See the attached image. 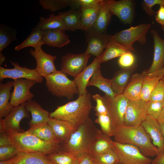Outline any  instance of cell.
I'll return each mask as SVG.
<instances>
[{"label":"cell","instance_id":"44","mask_svg":"<svg viewBox=\"0 0 164 164\" xmlns=\"http://www.w3.org/2000/svg\"><path fill=\"white\" fill-rule=\"evenodd\" d=\"M20 152L12 145L0 147V161L10 159L16 156Z\"/></svg>","mask_w":164,"mask_h":164},{"label":"cell","instance_id":"39","mask_svg":"<svg viewBox=\"0 0 164 164\" xmlns=\"http://www.w3.org/2000/svg\"><path fill=\"white\" fill-rule=\"evenodd\" d=\"M91 158L93 164H117L119 162L118 157L113 149Z\"/></svg>","mask_w":164,"mask_h":164},{"label":"cell","instance_id":"21","mask_svg":"<svg viewBox=\"0 0 164 164\" xmlns=\"http://www.w3.org/2000/svg\"><path fill=\"white\" fill-rule=\"evenodd\" d=\"M100 55L96 57L93 61L77 75L74 77V80L78 88L79 96L82 95L87 90L89 82L94 72L100 65Z\"/></svg>","mask_w":164,"mask_h":164},{"label":"cell","instance_id":"18","mask_svg":"<svg viewBox=\"0 0 164 164\" xmlns=\"http://www.w3.org/2000/svg\"><path fill=\"white\" fill-rule=\"evenodd\" d=\"M87 39V46L85 51L96 57L100 55L111 38V35L101 34L92 30Z\"/></svg>","mask_w":164,"mask_h":164},{"label":"cell","instance_id":"24","mask_svg":"<svg viewBox=\"0 0 164 164\" xmlns=\"http://www.w3.org/2000/svg\"><path fill=\"white\" fill-rule=\"evenodd\" d=\"M112 15L109 6V0H103L98 15L91 30L101 34H105Z\"/></svg>","mask_w":164,"mask_h":164},{"label":"cell","instance_id":"32","mask_svg":"<svg viewBox=\"0 0 164 164\" xmlns=\"http://www.w3.org/2000/svg\"><path fill=\"white\" fill-rule=\"evenodd\" d=\"M26 132L46 142L56 145L60 144L52 128L48 124L30 127Z\"/></svg>","mask_w":164,"mask_h":164},{"label":"cell","instance_id":"51","mask_svg":"<svg viewBox=\"0 0 164 164\" xmlns=\"http://www.w3.org/2000/svg\"><path fill=\"white\" fill-rule=\"evenodd\" d=\"M0 132V147L12 145L7 133Z\"/></svg>","mask_w":164,"mask_h":164},{"label":"cell","instance_id":"52","mask_svg":"<svg viewBox=\"0 0 164 164\" xmlns=\"http://www.w3.org/2000/svg\"><path fill=\"white\" fill-rule=\"evenodd\" d=\"M150 164H164V152L157 154Z\"/></svg>","mask_w":164,"mask_h":164},{"label":"cell","instance_id":"3","mask_svg":"<svg viewBox=\"0 0 164 164\" xmlns=\"http://www.w3.org/2000/svg\"><path fill=\"white\" fill-rule=\"evenodd\" d=\"M99 130L92 119L89 118L76 128L66 142L61 145V150L79 156L89 152Z\"/></svg>","mask_w":164,"mask_h":164},{"label":"cell","instance_id":"46","mask_svg":"<svg viewBox=\"0 0 164 164\" xmlns=\"http://www.w3.org/2000/svg\"><path fill=\"white\" fill-rule=\"evenodd\" d=\"M92 98L96 102V105L94 109L96 112V115L99 114H108L104 96L96 94L92 95Z\"/></svg>","mask_w":164,"mask_h":164},{"label":"cell","instance_id":"50","mask_svg":"<svg viewBox=\"0 0 164 164\" xmlns=\"http://www.w3.org/2000/svg\"><path fill=\"white\" fill-rule=\"evenodd\" d=\"M77 164H93L91 156L89 153L80 155Z\"/></svg>","mask_w":164,"mask_h":164},{"label":"cell","instance_id":"19","mask_svg":"<svg viewBox=\"0 0 164 164\" xmlns=\"http://www.w3.org/2000/svg\"><path fill=\"white\" fill-rule=\"evenodd\" d=\"M51 126L60 144L66 142L76 128L71 123L50 117L47 123Z\"/></svg>","mask_w":164,"mask_h":164},{"label":"cell","instance_id":"49","mask_svg":"<svg viewBox=\"0 0 164 164\" xmlns=\"http://www.w3.org/2000/svg\"><path fill=\"white\" fill-rule=\"evenodd\" d=\"M158 10L156 12L155 20L159 23L164 26V5H160Z\"/></svg>","mask_w":164,"mask_h":164},{"label":"cell","instance_id":"4","mask_svg":"<svg viewBox=\"0 0 164 164\" xmlns=\"http://www.w3.org/2000/svg\"><path fill=\"white\" fill-rule=\"evenodd\" d=\"M7 133L11 145L20 152H39L49 155L61 150V145L46 142L26 131Z\"/></svg>","mask_w":164,"mask_h":164},{"label":"cell","instance_id":"25","mask_svg":"<svg viewBox=\"0 0 164 164\" xmlns=\"http://www.w3.org/2000/svg\"><path fill=\"white\" fill-rule=\"evenodd\" d=\"M43 41L44 44L58 48L62 47L69 43V37L61 29H52L44 31Z\"/></svg>","mask_w":164,"mask_h":164},{"label":"cell","instance_id":"16","mask_svg":"<svg viewBox=\"0 0 164 164\" xmlns=\"http://www.w3.org/2000/svg\"><path fill=\"white\" fill-rule=\"evenodd\" d=\"M141 125L152 140L153 144L158 149L159 153H164V142L157 120L147 114Z\"/></svg>","mask_w":164,"mask_h":164},{"label":"cell","instance_id":"53","mask_svg":"<svg viewBox=\"0 0 164 164\" xmlns=\"http://www.w3.org/2000/svg\"><path fill=\"white\" fill-rule=\"evenodd\" d=\"M150 77H157L162 78L164 77V67L161 70L155 72L148 74Z\"/></svg>","mask_w":164,"mask_h":164},{"label":"cell","instance_id":"34","mask_svg":"<svg viewBox=\"0 0 164 164\" xmlns=\"http://www.w3.org/2000/svg\"><path fill=\"white\" fill-rule=\"evenodd\" d=\"M44 31L36 26L33 28L29 36L23 42L16 46L15 50L19 51L25 48L32 46L34 48L43 45V37Z\"/></svg>","mask_w":164,"mask_h":164},{"label":"cell","instance_id":"38","mask_svg":"<svg viewBox=\"0 0 164 164\" xmlns=\"http://www.w3.org/2000/svg\"><path fill=\"white\" fill-rule=\"evenodd\" d=\"M16 32L11 28L4 25L0 26V53L12 42L17 40Z\"/></svg>","mask_w":164,"mask_h":164},{"label":"cell","instance_id":"35","mask_svg":"<svg viewBox=\"0 0 164 164\" xmlns=\"http://www.w3.org/2000/svg\"><path fill=\"white\" fill-rule=\"evenodd\" d=\"M37 26L43 31L61 29L65 31L64 25L62 18L59 15H56L54 13L50 14L47 18L41 17Z\"/></svg>","mask_w":164,"mask_h":164},{"label":"cell","instance_id":"14","mask_svg":"<svg viewBox=\"0 0 164 164\" xmlns=\"http://www.w3.org/2000/svg\"><path fill=\"white\" fill-rule=\"evenodd\" d=\"M147 115L146 102L140 100L129 101L124 116L123 125L135 126L141 125Z\"/></svg>","mask_w":164,"mask_h":164},{"label":"cell","instance_id":"9","mask_svg":"<svg viewBox=\"0 0 164 164\" xmlns=\"http://www.w3.org/2000/svg\"><path fill=\"white\" fill-rule=\"evenodd\" d=\"M25 103L14 107L12 111L4 119L0 118V132H24L20 125L22 120L29 118V114L25 107Z\"/></svg>","mask_w":164,"mask_h":164},{"label":"cell","instance_id":"2","mask_svg":"<svg viewBox=\"0 0 164 164\" xmlns=\"http://www.w3.org/2000/svg\"><path fill=\"white\" fill-rule=\"evenodd\" d=\"M113 136L117 142L137 147L146 156H153L159 153L158 149L152 142L150 137L141 125L135 126L123 125L113 130Z\"/></svg>","mask_w":164,"mask_h":164},{"label":"cell","instance_id":"15","mask_svg":"<svg viewBox=\"0 0 164 164\" xmlns=\"http://www.w3.org/2000/svg\"><path fill=\"white\" fill-rule=\"evenodd\" d=\"M109 6L112 15L117 16L125 24L132 23L134 16V5L133 1L109 0Z\"/></svg>","mask_w":164,"mask_h":164},{"label":"cell","instance_id":"48","mask_svg":"<svg viewBox=\"0 0 164 164\" xmlns=\"http://www.w3.org/2000/svg\"><path fill=\"white\" fill-rule=\"evenodd\" d=\"M100 0H70V6L71 9L87 8L93 6L99 2Z\"/></svg>","mask_w":164,"mask_h":164},{"label":"cell","instance_id":"10","mask_svg":"<svg viewBox=\"0 0 164 164\" xmlns=\"http://www.w3.org/2000/svg\"><path fill=\"white\" fill-rule=\"evenodd\" d=\"M91 55L85 52L80 54L67 53L61 58L60 70L75 77L86 67Z\"/></svg>","mask_w":164,"mask_h":164},{"label":"cell","instance_id":"37","mask_svg":"<svg viewBox=\"0 0 164 164\" xmlns=\"http://www.w3.org/2000/svg\"><path fill=\"white\" fill-rule=\"evenodd\" d=\"M161 78L159 77L149 76L146 70L142 84L140 95L141 100L146 102L149 101L152 92Z\"/></svg>","mask_w":164,"mask_h":164},{"label":"cell","instance_id":"11","mask_svg":"<svg viewBox=\"0 0 164 164\" xmlns=\"http://www.w3.org/2000/svg\"><path fill=\"white\" fill-rule=\"evenodd\" d=\"M37 83L34 80L24 78L14 80L13 90L12 92L10 103L13 107L19 106L32 100L34 95L30 88Z\"/></svg>","mask_w":164,"mask_h":164},{"label":"cell","instance_id":"30","mask_svg":"<svg viewBox=\"0 0 164 164\" xmlns=\"http://www.w3.org/2000/svg\"><path fill=\"white\" fill-rule=\"evenodd\" d=\"M113 141L111 137L104 134L100 130L89 153L91 157H93L112 149Z\"/></svg>","mask_w":164,"mask_h":164},{"label":"cell","instance_id":"29","mask_svg":"<svg viewBox=\"0 0 164 164\" xmlns=\"http://www.w3.org/2000/svg\"><path fill=\"white\" fill-rule=\"evenodd\" d=\"M89 86H94L105 93V94L114 97L118 95L112 90L111 79L104 78L102 75L101 65L95 70L88 84Z\"/></svg>","mask_w":164,"mask_h":164},{"label":"cell","instance_id":"42","mask_svg":"<svg viewBox=\"0 0 164 164\" xmlns=\"http://www.w3.org/2000/svg\"><path fill=\"white\" fill-rule=\"evenodd\" d=\"M146 107L147 114L157 120L163 108V102L149 101Z\"/></svg>","mask_w":164,"mask_h":164},{"label":"cell","instance_id":"12","mask_svg":"<svg viewBox=\"0 0 164 164\" xmlns=\"http://www.w3.org/2000/svg\"><path fill=\"white\" fill-rule=\"evenodd\" d=\"M9 61L14 67L8 69L0 66V82L7 78H12L13 80L20 78L29 79L40 84L43 82V77L39 75L36 68L29 69L25 67H22L17 62L11 60Z\"/></svg>","mask_w":164,"mask_h":164},{"label":"cell","instance_id":"58","mask_svg":"<svg viewBox=\"0 0 164 164\" xmlns=\"http://www.w3.org/2000/svg\"><path fill=\"white\" fill-rule=\"evenodd\" d=\"M162 30L164 31V26H162Z\"/></svg>","mask_w":164,"mask_h":164},{"label":"cell","instance_id":"59","mask_svg":"<svg viewBox=\"0 0 164 164\" xmlns=\"http://www.w3.org/2000/svg\"><path fill=\"white\" fill-rule=\"evenodd\" d=\"M163 108H164V99L163 101Z\"/></svg>","mask_w":164,"mask_h":164},{"label":"cell","instance_id":"26","mask_svg":"<svg viewBox=\"0 0 164 164\" xmlns=\"http://www.w3.org/2000/svg\"><path fill=\"white\" fill-rule=\"evenodd\" d=\"M103 0L91 6L82 8L80 30L89 31L92 29L96 20Z\"/></svg>","mask_w":164,"mask_h":164},{"label":"cell","instance_id":"1","mask_svg":"<svg viewBox=\"0 0 164 164\" xmlns=\"http://www.w3.org/2000/svg\"><path fill=\"white\" fill-rule=\"evenodd\" d=\"M92 108L91 96L87 90L76 100L58 106L50 117L68 121L77 128L90 118Z\"/></svg>","mask_w":164,"mask_h":164},{"label":"cell","instance_id":"7","mask_svg":"<svg viewBox=\"0 0 164 164\" xmlns=\"http://www.w3.org/2000/svg\"><path fill=\"white\" fill-rule=\"evenodd\" d=\"M104 100L113 130L123 125L124 116L129 101L123 94L111 97L105 94Z\"/></svg>","mask_w":164,"mask_h":164},{"label":"cell","instance_id":"47","mask_svg":"<svg viewBox=\"0 0 164 164\" xmlns=\"http://www.w3.org/2000/svg\"><path fill=\"white\" fill-rule=\"evenodd\" d=\"M156 5H164V0H144L142 6L145 12L150 16L154 15L156 12L152 7Z\"/></svg>","mask_w":164,"mask_h":164},{"label":"cell","instance_id":"60","mask_svg":"<svg viewBox=\"0 0 164 164\" xmlns=\"http://www.w3.org/2000/svg\"><path fill=\"white\" fill-rule=\"evenodd\" d=\"M117 164H122L121 163H120V162H119Z\"/></svg>","mask_w":164,"mask_h":164},{"label":"cell","instance_id":"22","mask_svg":"<svg viewBox=\"0 0 164 164\" xmlns=\"http://www.w3.org/2000/svg\"><path fill=\"white\" fill-rule=\"evenodd\" d=\"M25 107L31 115L32 118L29 123L30 127L48 123L50 113L36 101L32 100L26 102Z\"/></svg>","mask_w":164,"mask_h":164},{"label":"cell","instance_id":"31","mask_svg":"<svg viewBox=\"0 0 164 164\" xmlns=\"http://www.w3.org/2000/svg\"><path fill=\"white\" fill-rule=\"evenodd\" d=\"M62 18L65 26V30L74 31L80 29L81 26V12L80 10L71 9L58 14Z\"/></svg>","mask_w":164,"mask_h":164},{"label":"cell","instance_id":"43","mask_svg":"<svg viewBox=\"0 0 164 164\" xmlns=\"http://www.w3.org/2000/svg\"><path fill=\"white\" fill-rule=\"evenodd\" d=\"M135 56L131 51L125 53L119 57L118 60L119 66L122 69L132 67L136 63Z\"/></svg>","mask_w":164,"mask_h":164},{"label":"cell","instance_id":"17","mask_svg":"<svg viewBox=\"0 0 164 164\" xmlns=\"http://www.w3.org/2000/svg\"><path fill=\"white\" fill-rule=\"evenodd\" d=\"M154 41V53L152 65L147 70L148 74L158 71L164 67V39L159 36L157 31H151Z\"/></svg>","mask_w":164,"mask_h":164},{"label":"cell","instance_id":"23","mask_svg":"<svg viewBox=\"0 0 164 164\" xmlns=\"http://www.w3.org/2000/svg\"><path fill=\"white\" fill-rule=\"evenodd\" d=\"M137 67L136 64L133 67L122 69L116 72L111 79V86L114 92L118 95L123 94L128 83L132 74Z\"/></svg>","mask_w":164,"mask_h":164},{"label":"cell","instance_id":"56","mask_svg":"<svg viewBox=\"0 0 164 164\" xmlns=\"http://www.w3.org/2000/svg\"><path fill=\"white\" fill-rule=\"evenodd\" d=\"M6 60L5 57L2 53H0V65H2Z\"/></svg>","mask_w":164,"mask_h":164},{"label":"cell","instance_id":"45","mask_svg":"<svg viewBox=\"0 0 164 164\" xmlns=\"http://www.w3.org/2000/svg\"><path fill=\"white\" fill-rule=\"evenodd\" d=\"M164 99V77L159 80L152 92L149 101L163 102Z\"/></svg>","mask_w":164,"mask_h":164},{"label":"cell","instance_id":"33","mask_svg":"<svg viewBox=\"0 0 164 164\" xmlns=\"http://www.w3.org/2000/svg\"><path fill=\"white\" fill-rule=\"evenodd\" d=\"M131 51L127 48L111 38L104 51L100 55L101 63L120 57L123 54Z\"/></svg>","mask_w":164,"mask_h":164},{"label":"cell","instance_id":"36","mask_svg":"<svg viewBox=\"0 0 164 164\" xmlns=\"http://www.w3.org/2000/svg\"><path fill=\"white\" fill-rule=\"evenodd\" d=\"M53 164H77L79 156L62 150L48 155Z\"/></svg>","mask_w":164,"mask_h":164},{"label":"cell","instance_id":"20","mask_svg":"<svg viewBox=\"0 0 164 164\" xmlns=\"http://www.w3.org/2000/svg\"><path fill=\"white\" fill-rule=\"evenodd\" d=\"M146 73V70H145L141 73H135L132 76L123 94L129 101H138L141 100L143 81Z\"/></svg>","mask_w":164,"mask_h":164},{"label":"cell","instance_id":"28","mask_svg":"<svg viewBox=\"0 0 164 164\" xmlns=\"http://www.w3.org/2000/svg\"><path fill=\"white\" fill-rule=\"evenodd\" d=\"M13 86V81L6 83H0V118L6 117L12 110L13 107L10 103Z\"/></svg>","mask_w":164,"mask_h":164},{"label":"cell","instance_id":"40","mask_svg":"<svg viewBox=\"0 0 164 164\" xmlns=\"http://www.w3.org/2000/svg\"><path fill=\"white\" fill-rule=\"evenodd\" d=\"M39 2L44 9L52 12L70 6V0H40Z\"/></svg>","mask_w":164,"mask_h":164},{"label":"cell","instance_id":"55","mask_svg":"<svg viewBox=\"0 0 164 164\" xmlns=\"http://www.w3.org/2000/svg\"><path fill=\"white\" fill-rule=\"evenodd\" d=\"M157 121L160 124H164V108H163Z\"/></svg>","mask_w":164,"mask_h":164},{"label":"cell","instance_id":"13","mask_svg":"<svg viewBox=\"0 0 164 164\" xmlns=\"http://www.w3.org/2000/svg\"><path fill=\"white\" fill-rule=\"evenodd\" d=\"M42 46L34 48V50L30 49L29 53L35 59L36 64V68L39 75L45 77L47 75L57 72L54 64L56 58L46 53L42 49Z\"/></svg>","mask_w":164,"mask_h":164},{"label":"cell","instance_id":"41","mask_svg":"<svg viewBox=\"0 0 164 164\" xmlns=\"http://www.w3.org/2000/svg\"><path fill=\"white\" fill-rule=\"evenodd\" d=\"M96 116L97 118L94 122L100 125L102 132L110 137L113 136V130L109 115L99 114Z\"/></svg>","mask_w":164,"mask_h":164},{"label":"cell","instance_id":"6","mask_svg":"<svg viewBox=\"0 0 164 164\" xmlns=\"http://www.w3.org/2000/svg\"><path fill=\"white\" fill-rule=\"evenodd\" d=\"M151 25L150 23L142 24L120 31L113 35L111 38L125 47L131 52H135L133 45L137 41L141 44L145 43L146 35Z\"/></svg>","mask_w":164,"mask_h":164},{"label":"cell","instance_id":"8","mask_svg":"<svg viewBox=\"0 0 164 164\" xmlns=\"http://www.w3.org/2000/svg\"><path fill=\"white\" fill-rule=\"evenodd\" d=\"M113 149L122 164H150L152 161L137 147L131 144L120 143L114 141Z\"/></svg>","mask_w":164,"mask_h":164},{"label":"cell","instance_id":"57","mask_svg":"<svg viewBox=\"0 0 164 164\" xmlns=\"http://www.w3.org/2000/svg\"><path fill=\"white\" fill-rule=\"evenodd\" d=\"M160 125L164 142V124H160Z\"/></svg>","mask_w":164,"mask_h":164},{"label":"cell","instance_id":"27","mask_svg":"<svg viewBox=\"0 0 164 164\" xmlns=\"http://www.w3.org/2000/svg\"><path fill=\"white\" fill-rule=\"evenodd\" d=\"M14 164H53L48 155L39 152H20Z\"/></svg>","mask_w":164,"mask_h":164},{"label":"cell","instance_id":"5","mask_svg":"<svg viewBox=\"0 0 164 164\" xmlns=\"http://www.w3.org/2000/svg\"><path fill=\"white\" fill-rule=\"evenodd\" d=\"M45 78L48 90L54 96L65 97L70 100L75 94H79L74 80L69 79L66 74L61 70L50 74Z\"/></svg>","mask_w":164,"mask_h":164},{"label":"cell","instance_id":"54","mask_svg":"<svg viewBox=\"0 0 164 164\" xmlns=\"http://www.w3.org/2000/svg\"><path fill=\"white\" fill-rule=\"evenodd\" d=\"M16 156L9 160L0 161V164H14Z\"/></svg>","mask_w":164,"mask_h":164}]
</instances>
